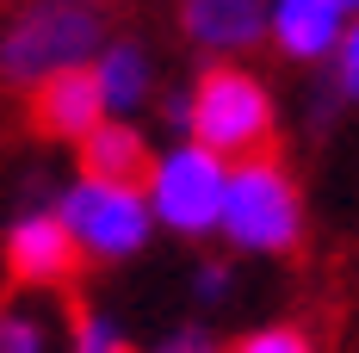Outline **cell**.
<instances>
[{"label": "cell", "instance_id": "obj_19", "mask_svg": "<svg viewBox=\"0 0 359 353\" xmlns=\"http://www.w3.org/2000/svg\"><path fill=\"white\" fill-rule=\"evenodd\" d=\"M74 6H93V0H74Z\"/></svg>", "mask_w": 359, "mask_h": 353}, {"label": "cell", "instance_id": "obj_15", "mask_svg": "<svg viewBox=\"0 0 359 353\" xmlns=\"http://www.w3.org/2000/svg\"><path fill=\"white\" fill-rule=\"evenodd\" d=\"M334 87H341L347 100H359V13L347 19V32L334 44Z\"/></svg>", "mask_w": 359, "mask_h": 353}, {"label": "cell", "instance_id": "obj_7", "mask_svg": "<svg viewBox=\"0 0 359 353\" xmlns=\"http://www.w3.org/2000/svg\"><path fill=\"white\" fill-rule=\"evenodd\" d=\"M266 32L291 62H323L347 32V6L341 0H273L266 6Z\"/></svg>", "mask_w": 359, "mask_h": 353}, {"label": "cell", "instance_id": "obj_12", "mask_svg": "<svg viewBox=\"0 0 359 353\" xmlns=\"http://www.w3.org/2000/svg\"><path fill=\"white\" fill-rule=\"evenodd\" d=\"M69 353H130V347H124V328H118L111 317H93V310H87V317L74 322Z\"/></svg>", "mask_w": 359, "mask_h": 353}, {"label": "cell", "instance_id": "obj_14", "mask_svg": "<svg viewBox=\"0 0 359 353\" xmlns=\"http://www.w3.org/2000/svg\"><path fill=\"white\" fill-rule=\"evenodd\" d=\"M236 353H316L304 328H254L236 341Z\"/></svg>", "mask_w": 359, "mask_h": 353}, {"label": "cell", "instance_id": "obj_2", "mask_svg": "<svg viewBox=\"0 0 359 353\" xmlns=\"http://www.w3.org/2000/svg\"><path fill=\"white\" fill-rule=\"evenodd\" d=\"M217 229L242 254H285L304 236V205L297 186L279 161L248 155L223 174V205H217Z\"/></svg>", "mask_w": 359, "mask_h": 353}, {"label": "cell", "instance_id": "obj_3", "mask_svg": "<svg viewBox=\"0 0 359 353\" xmlns=\"http://www.w3.org/2000/svg\"><path fill=\"white\" fill-rule=\"evenodd\" d=\"M186 137L198 149H211L217 161L229 155H266L273 137V100L248 69H205L192 100H186Z\"/></svg>", "mask_w": 359, "mask_h": 353}, {"label": "cell", "instance_id": "obj_5", "mask_svg": "<svg viewBox=\"0 0 359 353\" xmlns=\"http://www.w3.org/2000/svg\"><path fill=\"white\" fill-rule=\"evenodd\" d=\"M223 174L229 161H217L211 149L198 142H180L161 161H149V217L174 236H211L217 229V205H223Z\"/></svg>", "mask_w": 359, "mask_h": 353}, {"label": "cell", "instance_id": "obj_18", "mask_svg": "<svg viewBox=\"0 0 359 353\" xmlns=\"http://www.w3.org/2000/svg\"><path fill=\"white\" fill-rule=\"evenodd\" d=\"M341 6H347V13H359V0H341Z\"/></svg>", "mask_w": 359, "mask_h": 353}, {"label": "cell", "instance_id": "obj_1", "mask_svg": "<svg viewBox=\"0 0 359 353\" xmlns=\"http://www.w3.org/2000/svg\"><path fill=\"white\" fill-rule=\"evenodd\" d=\"M106 50V25L93 6H74V0H37L25 6L6 32H0V74L13 87H37L50 74L87 69L93 56Z\"/></svg>", "mask_w": 359, "mask_h": 353}, {"label": "cell", "instance_id": "obj_11", "mask_svg": "<svg viewBox=\"0 0 359 353\" xmlns=\"http://www.w3.org/2000/svg\"><path fill=\"white\" fill-rule=\"evenodd\" d=\"M87 74H93V87H100L106 118L111 112H137L149 100V56L137 44H106V50L87 62Z\"/></svg>", "mask_w": 359, "mask_h": 353}, {"label": "cell", "instance_id": "obj_6", "mask_svg": "<svg viewBox=\"0 0 359 353\" xmlns=\"http://www.w3.org/2000/svg\"><path fill=\"white\" fill-rule=\"evenodd\" d=\"M81 248L69 242V229L56 223V211H25L6 229V273L25 285H56L74 273Z\"/></svg>", "mask_w": 359, "mask_h": 353}, {"label": "cell", "instance_id": "obj_4", "mask_svg": "<svg viewBox=\"0 0 359 353\" xmlns=\"http://www.w3.org/2000/svg\"><path fill=\"white\" fill-rule=\"evenodd\" d=\"M56 223L69 229V242L93 260H124L149 242L155 217H149V199L143 186H124V180H93L81 174L56 199Z\"/></svg>", "mask_w": 359, "mask_h": 353}, {"label": "cell", "instance_id": "obj_9", "mask_svg": "<svg viewBox=\"0 0 359 353\" xmlns=\"http://www.w3.org/2000/svg\"><path fill=\"white\" fill-rule=\"evenodd\" d=\"M180 25H186V37H192L198 50L236 56V50L260 44L266 6H260V0H180Z\"/></svg>", "mask_w": 359, "mask_h": 353}, {"label": "cell", "instance_id": "obj_16", "mask_svg": "<svg viewBox=\"0 0 359 353\" xmlns=\"http://www.w3.org/2000/svg\"><path fill=\"white\" fill-rule=\"evenodd\" d=\"M155 353H217V341L205 335V328H180V335H168Z\"/></svg>", "mask_w": 359, "mask_h": 353}, {"label": "cell", "instance_id": "obj_13", "mask_svg": "<svg viewBox=\"0 0 359 353\" xmlns=\"http://www.w3.org/2000/svg\"><path fill=\"white\" fill-rule=\"evenodd\" d=\"M0 353H43V322L25 310H0Z\"/></svg>", "mask_w": 359, "mask_h": 353}, {"label": "cell", "instance_id": "obj_8", "mask_svg": "<svg viewBox=\"0 0 359 353\" xmlns=\"http://www.w3.org/2000/svg\"><path fill=\"white\" fill-rule=\"evenodd\" d=\"M100 118H106V106H100V87H93V74H87V69L50 74V81H37V87H32V124L43 131V137L81 142Z\"/></svg>", "mask_w": 359, "mask_h": 353}, {"label": "cell", "instance_id": "obj_10", "mask_svg": "<svg viewBox=\"0 0 359 353\" xmlns=\"http://www.w3.org/2000/svg\"><path fill=\"white\" fill-rule=\"evenodd\" d=\"M149 142L137 124H124V118H100L87 137H81V168L93 180H124V186H137L149 174Z\"/></svg>", "mask_w": 359, "mask_h": 353}, {"label": "cell", "instance_id": "obj_17", "mask_svg": "<svg viewBox=\"0 0 359 353\" xmlns=\"http://www.w3.org/2000/svg\"><path fill=\"white\" fill-rule=\"evenodd\" d=\"M192 291L211 304V298H223V291H229V273H223V267H198V273H192Z\"/></svg>", "mask_w": 359, "mask_h": 353}]
</instances>
